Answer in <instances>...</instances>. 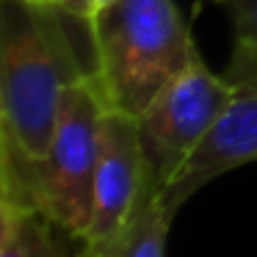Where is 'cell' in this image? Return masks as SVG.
<instances>
[{
    "mask_svg": "<svg viewBox=\"0 0 257 257\" xmlns=\"http://www.w3.org/2000/svg\"><path fill=\"white\" fill-rule=\"evenodd\" d=\"M28 6L36 9H47V12H58L64 17H75L89 23L91 14H94V0H23Z\"/></svg>",
    "mask_w": 257,
    "mask_h": 257,
    "instance_id": "30bf717a",
    "label": "cell"
},
{
    "mask_svg": "<svg viewBox=\"0 0 257 257\" xmlns=\"http://www.w3.org/2000/svg\"><path fill=\"white\" fill-rule=\"evenodd\" d=\"M224 6L232 20L235 42H249L257 47V0H227Z\"/></svg>",
    "mask_w": 257,
    "mask_h": 257,
    "instance_id": "9c48e42d",
    "label": "cell"
},
{
    "mask_svg": "<svg viewBox=\"0 0 257 257\" xmlns=\"http://www.w3.org/2000/svg\"><path fill=\"white\" fill-rule=\"evenodd\" d=\"M224 78L232 83L229 102L191 158L161 191V202L172 216L210 180L257 161V47L249 42H235Z\"/></svg>",
    "mask_w": 257,
    "mask_h": 257,
    "instance_id": "5b68a950",
    "label": "cell"
},
{
    "mask_svg": "<svg viewBox=\"0 0 257 257\" xmlns=\"http://www.w3.org/2000/svg\"><path fill=\"white\" fill-rule=\"evenodd\" d=\"M150 185L139 119L105 108L100 119V152L94 172V207L78 257H102L127 227L144 188Z\"/></svg>",
    "mask_w": 257,
    "mask_h": 257,
    "instance_id": "8992f818",
    "label": "cell"
},
{
    "mask_svg": "<svg viewBox=\"0 0 257 257\" xmlns=\"http://www.w3.org/2000/svg\"><path fill=\"white\" fill-rule=\"evenodd\" d=\"M58 12L3 0L0 20V150L25 161L47 155L69 83L91 75Z\"/></svg>",
    "mask_w": 257,
    "mask_h": 257,
    "instance_id": "6da1fadb",
    "label": "cell"
},
{
    "mask_svg": "<svg viewBox=\"0 0 257 257\" xmlns=\"http://www.w3.org/2000/svg\"><path fill=\"white\" fill-rule=\"evenodd\" d=\"M172 213L163 207L161 191L150 180L144 188L127 227L116 238V243L105 251L102 257H166V238H169V224Z\"/></svg>",
    "mask_w": 257,
    "mask_h": 257,
    "instance_id": "ba28073f",
    "label": "cell"
},
{
    "mask_svg": "<svg viewBox=\"0 0 257 257\" xmlns=\"http://www.w3.org/2000/svg\"><path fill=\"white\" fill-rule=\"evenodd\" d=\"M232 97V83L196 53L191 64L139 116V136L150 180L163 191L207 136Z\"/></svg>",
    "mask_w": 257,
    "mask_h": 257,
    "instance_id": "277c9868",
    "label": "cell"
},
{
    "mask_svg": "<svg viewBox=\"0 0 257 257\" xmlns=\"http://www.w3.org/2000/svg\"><path fill=\"white\" fill-rule=\"evenodd\" d=\"M113 3H119V0H94V14H100V12H105V9H111ZM91 14V17H94Z\"/></svg>",
    "mask_w": 257,
    "mask_h": 257,
    "instance_id": "8fae6325",
    "label": "cell"
},
{
    "mask_svg": "<svg viewBox=\"0 0 257 257\" xmlns=\"http://www.w3.org/2000/svg\"><path fill=\"white\" fill-rule=\"evenodd\" d=\"M102 111L105 102L91 75H86L64 91L56 136L45 158L25 161L0 150V196L36 205L75 243L86 238L91 224Z\"/></svg>",
    "mask_w": 257,
    "mask_h": 257,
    "instance_id": "3957f363",
    "label": "cell"
},
{
    "mask_svg": "<svg viewBox=\"0 0 257 257\" xmlns=\"http://www.w3.org/2000/svg\"><path fill=\"white\" fill-rule=\"evenodd\" d=\"M218 3H227V0H218Z\"/></svg>",
    "mask_w": 257,
    "mask_h": 257,
    "instance_id": "7c38bea8",
    "label": "cell"
},
{
    "mask_svg": "<svg viewBox=\"0 0 257 257\" xmlns=\"http://www.w3.org/2000/svg\"><path fill=\"white\" fill-rule=\"evenodd\" d=\"M86 34L105 108L136 119L199 53L174 0H119L89 20Z\"/></svg>",
    "mask_w": 257,
    "mask_h": 257,
    "instance_id": "7a4b0ae2",
    "label": "cell"
},
{
    "mask_svg": "<svg viewBox=\"0 0 257 257\" xmlns=\"http://www.w3.org/2000/svg\"><path fill=\"white\" fill-rule=\"evenodd\" d=\"M61 235L36 205L0 196V257H69Z\"/></svg>",
    "mask_w": 257,
    "mask_h": 257,
    "instance_id": "52a82bcc",
    "label": "cell"
}]
</instances>
